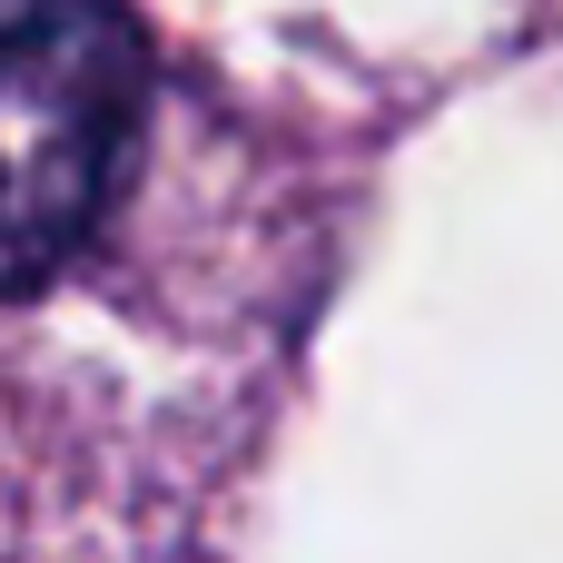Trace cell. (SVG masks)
Listing matches in <instances>:
<instances>
[{
    "label": "cell",
    "mask_w": 563,
    "mask_h": 563,
    "mask_svg": "<svg viewBox=\"0 0 563 563\" xmlns=\"http://www.w3.org/2000/svg\"><path fill=\"white\" fill-rule=\"evenodd\" d=\"M148 49L109 0L0 10V287L59 277L139 148Z\"/></svg>",
    "instance_id": "1"
}]
</instances>
